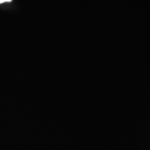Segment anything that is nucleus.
<instances>
[{
  "mask_svg": "<svg viewBox=\"0 0 150 150\" xmlns=\"http://www.w3.org/2000/svg\"><path fill=\"white\" fill-rule=\"evenodd\" d=\"M12 0H0V4H2L4 2H10Z\"/></svg>",
  "mask_w": 150,
  "mask_h": 150,
  "instance_id": "nucleus-1",
  "label": "nucleus"
}]
</instances>
